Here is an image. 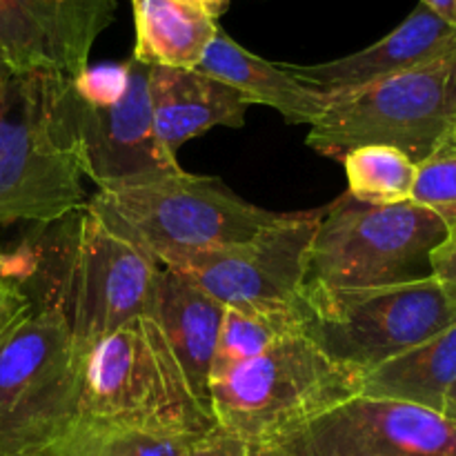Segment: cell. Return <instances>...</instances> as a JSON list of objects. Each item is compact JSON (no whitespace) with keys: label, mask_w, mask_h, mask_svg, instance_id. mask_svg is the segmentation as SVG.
Here are the masks:
<instances>
[{"label":"cell","mask_w":456,"mask_h":456,"mask_svg":"<svg viewBox=\"0 0 456 456\" xmlns=\"http://www.w3.org/2000/svg\"><path fill=\"white\" fill-rule=\"evenodd\" d=\"M279 445L294 456H456V421L408 401L356 395Z\"/></svg>","instance_id":"7c38bea8"},{"label":"cell","mask_w":456,"mask_h":456,"mask_svg":"<svg viewBox=\"0 0 456 456\" xmlns=\"http://www.w3.org/2000/svg\"><path fill=\"white\" fill-rule=\"evenodd\" d=\"M347 194L368 205H396L412 199L417 167L395 147L365 145L343 156Z\"/></svg>","instance_id":"44dd1931"},{"label":"cell","mask_w":456,"mask_h":456,"mask_svg":"<svg viewBox=\"0 0 456 456\" xmlns=\"http://www.w3.org/2000/svg\"><path fill=\"white\" fill-rule=\"evenodd\" d=\"M31 298L9 274L0 270V341L31 312Z\"/></svg>","instance_id":"cb8c5ba5"},{"label":"cell","mask_w":456,"mask_h":456,"mask_svg":"<svg viewBox=\"0 0 456 456\" xmlns=\"http://www.w3.org/2000/svg\"><path fill=\"white\" fill-rule=\"evenodd\" d=\"M432 276L445 289L450 298L456 301V232L445 236L444 243L430 256Z\"/></svg>","instance_id":"d4e9b609"},{"label":"cell","mask_w":456,"mask_h":456,"mask_svg":"<svg viewBox=\"0 0 456 456\" xmlns=\"http://www.w3.org/2000/svg\"><path fill=\"white\" fill-rule=\"evenodd\" d=\"M421 3L456 29V0H421Z\"/></svg>","instance_id":"4316f807"},{"label":"cell","mask_w":456,"mask_h":456,"mask_svg":"<svg viewBox=\"0 0 456 456\" xmlns=\"http://www.w3.org/2000/svg\"><path fill=\"white\" fill-rule=\"evenodd\" d=\"M194 436L74 423L53 445L56 456H187Z\"/></svg>","instance_id":"7402d4cb"},{"label":"cell","mask_w":456,"mask_h":456,"mask_svg":"<svg viewBox=\"0 0 456 456\" xmlns=\"http://www.w3.org/2000/svg\"><path fill=\"white\" fill-rule=\"evenodd\" d=\"M414 203L423 205L444 221L448 234L456 232V145L445 147L417 167Z\"/></svg>","instance_id":"603a6c76"},{"label":"cell","mask_w":456,"mask_h":456,"mask_svg":"<svg viewBox=\"0 0 456 456\" xmlns=\"http://www.w3.org/2000/svg\"><path fill=\"white\" fill-rule=\"evenodd\" d=\"M13 74H16V69H13V65L9 62V58L3 53V49H0V89H3V85L7 83Z\"/></svg>","instance_id":"f546056e"},{"label":"cell","mask_w":456,"mask_h":456,"mask_svg":"<svg viewBox=\"0 0 456 456\" xmlns=\"http://www.w3.org/2000/svg\"><path fill=\"white\" fill-rule=\"evenodd\" d=\"M156 138L172 159L181 145L214 127L239 129L252 102L230 85L199 69L150 67Z\"/></svg>","instance_id":"9a60e30c"},{"label":"cell","mask_w":456,"mask_h":456,"mask_svg":"<svg viewBox=\"0 0 456 456\" xmlns=\"http://www.w3.org/2000/svg\"><path fill=\"white\" fill-rule=\"evenodd\" d=\"M221 83L243 94L252 105H267L279 111L289 125H314L328 110L332 96L307 87L294 78L281 62H270L240 47L232 36L218 29L203 61L196 67Z\"/></svg>","instance_id":"e0dca14e"},{"label":"cell","mask_w":456,"mask_h":456,"mask_svg":"<svg viewBox=\"0 0 456 456\" xmlns=\"http://www.w3.org/2000/svg\"><path fill=\"white\" fill-rule=\"evenodd\" d=\"M132 58L150 67L196 69L221 29L208 9L183 0H132Z\"/></svg>","instance_id":"ac0fdd59"},{"label":"cell","mask_w":456,"mask_h":456,"mask_svg":"<svg viewBox=\"0 0 456 456\" xmlns=\"http://www.w3.org/2000/svg\"><path fill=\"white\" fill-rule=\"evenodd\" d=\"M87 205L159 265L174 254L248 243L283 214L256 208L216 178L185 169L141 185L98 190Z\"/></svg>","instance_id":"277c9868"},{"label":"cell","mask_w":456,"mask_h":456,"mask_svg":"<svg viewBox=\"0 0 456 456\" xmlns=\"http://www.w3.org/2000/svg\"><path fill=\"white\" fill-rule=\"evenodd\" d=\"M450 145H456V132H454V138H452V142H450ZM450 145H448V147H450Z\"/></svg>","instance_id":"d6a6232c"},{"label":"cell","mask_w":456,"mask_h":456,"mask_svg":"<svg viewBox=\"0 0 456 456\" xmlns=\"http://www.w3.org/2000/svg\"><path fill=\"white\" fill-rule=\"evenodd\" d=\"M31 312L0 341V456L52 450L76 421L80 374L58 303Z\"/></svg>","instance_id":"9c48e42d"},{"label":"cell","mask_w":456,"mask_h":456,"mask_svg":"<svg viewBox=\"0 0 456 456\" xmlns=\"http://www.w3.org/2000/svg\"><path fill=\"white\" fill-rule=\"evenodd\" d=\"M74 423L183 436L214 428L151 316L129 321L89 350Z\"/></svg>","instance_id":"7a4b0ae2"},{"label":"cell","mask_w":456,"mask_h":456,"mask_svg":"<svg viewBox=\"0 0 456 456\" xmlns=\"http://www.w3.org/2000/svg\"><path fill=\"white\" fill-rule=\"evenodd\" d=\"M323 208L283 212L248 243L174 254L160 265L194 281L225 307L289 305L301 301L312 236Z\"/></svg>","instance_id":"8fae6325"},{"label":"cell","mask_w":456,"mask_h":456,"mask_svg":"<svg viewBox=\"0 0 456 456\" xmlns=\"http://www.w3.org/2000/svg\"><path fill=\"white\" fill-rule=\"evenodd\" d=\"M71 78L16 71L0 89V223L52 225L87 205L65 120Z\"/></svg>","instance_id":"6da1fadb"},{"label":"cell","mask_w":456,"mask_h":456,"mask_svg":"<svg viewBox=\"0 0 456 456\" xmlns=\"http://www.w3.org/2000/svg\"><path fill=\"white\" fill-rule=\"evenodd\" d=\"M245 448L248 445L240 444L239 439L225 435L218 428H212V430L191 439L187 456H243Z\"/></svg>","instance_id":"484cf974"},{"label":"cell","mask_w":456,"mask_h":456,"mask_svg":"<svg viewBox=\"0 0 456 456\" xmlns=\"http://www.w3.org/2000/svg\"><path fill=\"white\" fill-rule=\"evenodd\" d=\"M225 305L187 276L160 267L151 319L163 332L191 392L209 412V370Z\"/></svg>","instance_id":"2e32d148"},{"label":"cell","mask_w":456,"mask_h":456,"mask_svg":"<svg viewBox=\"0 0 456 456\" xmlns=\"http://www.w3.org/2000/svg\"><path fill=\"white\" fill-rule=\"evenodd\" d=\"M444 414H445V417L454 419V421H456V383H454L452 390H450L448 401H445V412Z\"/></svg>","instance_id":"4dcf8cb0"},{"label":"cell","mask_w":456,"mask_h":456,"mask_svg":"<svg viewBox=\"0 0 456 456\" xmlns=\"http://www.w3.org/2000/svg\"><path fill=\"white\" fill-rule=\"evenodd\" d=\"M445 236L444 221L412 199L368 205L346 191L323 208L303 288H383L430 279V256Z\"/></svg>","instance_id":"5b68a950"},{"label":"cell","mask_w":456,"mask_h":456,"mask_svg":"<svg viewBox=\"0 0 456 456\" xmlns=\"http://www.w3.org/2000/svg\"><path fill=\"white\" fill-rule=\"evenodd\" d=\"M294 332H305L303 298L289 305L225 307L212 370H209V383L230 370L256 359L276 341Z\"/></svg>","instance_id":"ffe728a7"},{"label":"cell","mask_w":456,"mask_h":456,"mask_svg":"<svg viewBox=\"0 0 456 456\" xmlns=\"http://www.w3.org/2000/svg\"><path fill=\"white\" fill-rule=\"evenodd\" d=\"M62 240V267L38 283L40 301L58 303L67 316L78 363L94 346L138 316H151L160 265L129 239L111 230L89 205L71 214Z\"/></svg>","instance_id":"52a82bcc"},{"label":"cell","mask_w":456,"mask_h":456,"mask_svg":"<svg viewBox=\"0 0 456 456\" xmlns=\"http://www.w3.org/2000/svg\"><path fill=\"white\" fill-rule=\"evenodd\" d=\"M305 334L363 374L456 323V301L435 276L383 288H303Z\"/></svg>","instance_id":"30bf717a"},{"label":"cell","mask_w":456,"mask_h":456,"mask_svg":"<svg viewBox=\"0 0 456 456\" xmlns=\"http://www.w3.org/2000/svg\"><path fill=\"white\" fill-rule=\"evenodd\" d=\"M243 456H294L285 445H265V448H245Z\"/></svg>","instance_id":"f1b7e54d"},{"label":"cell","mask_w":456,"mask_h":456,"mask_svg":"<svg viewBox=\"0 0 456 456\" xmlns=\"http://www.w3.org/2000/svg\"><path fill=\"white\" fill-rule=\"evenodd\" d=\"M25 456H56L53 450H47V452H38V454H25Z\"/></svg>","instance_id":"1f68e13d"},{"label":"cell","mask_w":456,"mask_h":456,"mask_svg":"<svg viewBox=\"0 0 456 456\" xmlns=\"http://www.w3.org/2000/svg\"><path fill=\"white\" fill-rule=\"evenodd\" d=\"M361 392V374L330 359L305 332L209 383L214 428L248 448L283 444L307 421Z\"/></svg>","instance_id":"3957f363"},{"label":"cell","mask_w":456,"mask_h":456,"mask_svg":"<svg viewBox=\"0 0 456 456\" xmlns=\"http://www.w3.org/2000/svg\"><path fill=\"white\" fill-rule=\"evenodd\" d=\"M454 132L456 52L332 96L307 145L334 160L356 147L386 145L421 165L445 150Z\"/></svg>","instance_id":"8992f818"},{"label":"cell","mask_w":456,"mask_h":456,"mask_svg":"<svg viewBox=\"0 0 456 456\" xmlns=\"http://www.w3.org/2000/svg\"><path fill=\"white\" fill-rule=\"evenodd\" d=\"M183 3L200 4V7L208 9V12L212 13L214 18H218V16H223V13L227 12V7H230L232 0H183Z\"/></svg>","instance_id":"83f0119b"},{"label":"cell","mask_w":456,"mask_h":456,"mask_svg":"<svg viewBox=\"0 0 456 456\" xmlns=\"http://www.w3.org/2000/svg\"><path fill=\"white\" fill-rule=\"evenodd\" d=\"M456 383V323L361 374V392L445 412Z\"/></svg>","instance_id":"d6986e66"},{"label":"cell","mask_w":456,"mask_h":456,"mask_svg":"<svg viewBox=\"0 0 456 456\" xmlns=\"http://www.w3.org/2000/svg\"><path fill=\"white\" fill-rule=\"evenodd\" d=\"M116 0H0V49L16 71L78 78Z\"/></svg>","instance_id":"4fadbf2b"},{"label":"cell","mask_w":456,"mask_h":456,"mask_svg":"<svg viewBox=\"0 0 456 456\" xmlns=\"http://www.w3.org/2000/svg\"><path fill=\"white\" fill-rule=\"evenodd\" d=\"M65 120L80 169L98 190L141 185L183 172L160 147L150 98V65L87 69L67 83Z\"/></svg>","instance_id":"ba28073f"},{"label":"cell","mask_w":456,"mask_h":456,"mask_svg":"<svg viewBox=\"0 0 456 456\" xmlns=\"http://www.w3.org/2000/svg\"><path fill=\"white\" fill-rule=\"evenodd\" d=\"M456 52V29L419 3L396 29L370 47L316 65L281 62L285 71L307 87L337 96L428 65Z\"/></svg>","instance_id":"5bb4252c"}]
</instances>
